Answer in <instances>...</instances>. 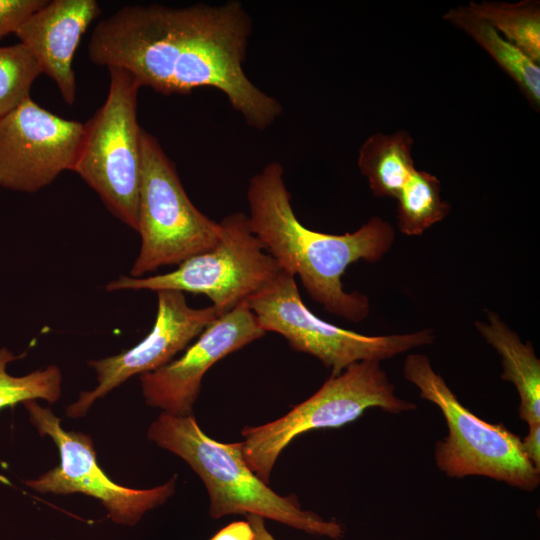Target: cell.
Instances as JSON below:
<instances>
[{
  "mask_svg": "<svg viewBox=\"0 0 540 540\" xmlns=\"http://www.w3.org/2000/svg\"><path fill=\"white\" fill-rule=\"evenodd\" d=\"M252 30L237 0L182 8L125 5L96 23L88 56L96 65L127 70L141 87L163 95L215 88L246 124L264 130L283 107L244 71Z\"/></svg>",
  "mask_w": 540,
  "mask_h": 540,
  "instance_id": "6da1fadb",
  "label": "cell"
},
{
  "mask_svg": "<svg viewBox=\"0 0 540 540\" xmlns=\"http://www.w3.org/2000/svg\"><path fill=\"white\" fill-rule=\"evenodd\" d=\"M247 201L252 232L282 271L300 278L313 301L351 322L369 315L368 297L346 292L341 278L352 263H375L391 249L395 230L389 222L375 216L342 235L305 227L293 210L279 162L268 163L250 179Z\"/></svg>",
  "mask_w": 540,
  "mask_h": 540,
  "instance_id": "7a4b0ae2",
  "label": "cell"
},
{
  "mask_svg": "<svg viewBox=\"0 0 540 540\" xmlns=\"http://www.w3.org/2000/svg\"><path fill=\"white\" fill-rule=\"evenodd\" d=\"M150 441L182 458L201 478L209 495V515H257L310 535L339 540L343 526L304 510L295 495L281 496L245 462L242 441L221 443L200 428L193 414L162 412L147 431Z\"/></svg>",
  "mask_w": 540,
  "mask_h": 540,
  "instance_id": "3957f363",
  "label": "cell"
},
{
  "mask_svg": "<svg viewBox=\"0 0 540 540\" xmlns=\"http://www.w3.org/2000/svg\"><path fill=\"white\" fill-rule=\"evenodd\" d=\"M403 374L446 421L448 434L435 445L440 471L458 479L484 476L524 491L538 488L540 469L525 456L521 438L503 423L486 422L462 405L426 355H408Z\"/></svg>",
  "mask_w": 540,
  "mask_h": 540,
  "instance_id": "277c9868",
  "label": "cell"
},
{
  "mask_svg": "<svg viewBox=\"0 0 540 540\" xmlns=\"http://www.w3.org/2000/svg\"><path fill=\"white\" fill-rule=\"evenodd\" d=\"M369 408L392 414L417 408L395 394V387L379 361L353 363L340 374L331 375L311 397L282 417L243 428L245 462L268 484L279 455L298 435L346 425Z\"/></svg>",
  "mask_w": 540,
  "mask_h": 540,
  "instance_id": "5b68a950",
  "label": "cell"
},
{
  "mask_svg": "<svg viewBox=\"0 0 540 540\" xmlns=\"http://www.w3.org/2000/svg\"><path fill=\"white\" fill-rule=\"evenodd\" d=\"M141 178L137 209L140 250L131 277H144L162 266L179 265L212 249L221 226L192 203L158 139L142 128Z\"/></svg>",
  "mask_w": 540,
  "mask_h": 540,
  "instance_id": "8992f818",
  "label": "cell"
},
{
  "mask_svg": "<svg viewBox=\"0 0 540 540\" xmlns=\"http://www.w3.org/2000/svg\"><path fill=\"white\" fill-rule=\"evenodd\" d=\"M107 97L84 123L73 171L121 222L137 231L141 178V131L137 119L141 86L127 70L107 68Z\"/></svg>",
  "mask_w": 540,
  "mask_h": 540,
  "instance_id": "52a82bcc",
  "label": "cell"
},
{
  "mask_svg": "<svg viewBox=\"0 0 540 540\" xmlns=\"http://www.w3.org/2000/svg\"><path fill=\"white\" fill-rule=\"evenodd\" d=\"M221 237L210 250L194 255L168 273L135 278L121 275L107 292L174 290L201 294L224 315L260 292L281 272L252 232L247 214L234 212L220 222Z\"/></svg>",
  "mask_w": 540,
  "mask_h": 540,
  "instance_id": "ba28073f",
  "label": "cell"
},
{
  "mask_svg": "<svg viewBox=\"0 0 540 540\" xmlns=\"http://www.w3.org/2000/svg\"><path fill=\"white\" fill-rule=\"evenodd\" d=\"M245 304L265 332L282 335L293 350L316 357L333 376L353 363L380 362L434 341L431 329L368 336L326 322L307 308L295 277L282 270Z\"/></svg>",
  "mask_w": 540,
  "mask_h": 540,
  "instance_id": "9c48e42d",
  "label": "cell"
},
{
  "mask_svg": "<svg viewBox=\"0 0 540 540\" xmlns=\"http://www.w3.org/2000/svg\"><path fill=\"white\" fill-rule=\"evenodd\" d=\"M23 405L38 433L52 438L60 455L58 466L25 482L30 488L55 495L83 493L99 500L112 522L126 526L136 525L145 513L164 504L174 494L176 475L150 489L129 488L113 482L98 465L89 435L64 430L53 411L35 400L25 401Z\"/></svg>",
  "mask_w": 540,
  "mask_h": 540,
  "instance_id": "30bf717a",
  "label": "cell"
},
{
  "mask_svg": "<svg viewBox=\"0 0 540 540\" xmlns=\"http://www.w3.org/2000/svg\"><path fill=\"white\" fill-rule=\"evenodd\" d=\"M83 132L29 96L0 119V187L32 193L73 171Z\"/></svg>",
  "mask_w": 540,
  "mask_h": 540,
  "instance_id": "8fae6325",
  "label": "cell"
},
{
  "mask_svg": "<svg viewBox=\"0 0 540 540\" xmlns=\"http://www.w3.org/2000/svg\"><path fill=\"white\" fill-rule=\"evenodd\" d=\"M157 293V313L151 331L134 347L96 360L88 365L97 373V386L82 391L79 398L66 407L70 418L83 417L94 402L134 375L154 371L173 360L220 315L211 305L192 308L184 293L163 290Z\"/></svg>",
  "mask_w": 540,
  "mask_h": 540,
  "instance_id": "7c38bea8",
  "label": "cell"
},
{
  "mask_svg": "<svg viewBox=\"0 0 540 540\" xmlns=\"http://www.w3.org/2000/svg\"><path fill=\"white\" fill-rule=\"evenodd\" d=\"M265 333L246 304L221 315L178 359L139 375L146 404L175 416L193 414L206 372Z\"/></svg>",
  "mask_w": 540,
  "mask_h": 540,
  "instance_id": "4fadbf2b",
  "label": "cell"
},
{
  "mask_svg": "<svg viewBox=\"0 0 540 540\" xmlns=\"http://www.w3.org/2000/svg\"><path fill=\"white\" fill-rule=\"evenodd\" d=\"M101 14L95 0H53L28 16L14 33L73 105L77 84L72 62L80 40Z\"/></svg>",
  "mask_w": 540,
  "mask_h": 540,
  "instance_id": "5bb4252c",
  "label": "cell"
},
{
  "mask_svg": "<svg viewBox=\"0 0 540 540\" xmlns=\"http://www.w3.org/2000/svg\"><path fill=\"white\" fill-rule=\"evenodd\" d=\"M488 322L476 321L481 336L501 356V379L514 384L519 395V417L527 425L540 423V360L530 341L522 342L495 312Z\"/></svg>",
  "mask_w": 540,
  "mask_h": 540,
  "instance_id": "9a60e30c",
  "label": "cell"
},
{
  "mask_svg": "<svg viewBox=\"0 0 540 540\" xmlns=\"http://www.w3.org/2000/svg\"><path fill=\"white\" fill-rule=\"evenodd\" d=\"M445 20L468 34L517 84L531 106L540 107V66L467 6L450 9Z\"/></svg>",
  "mask_w": 540,
  "mask_h": 540,
  "instance_id": "2e32d148",
  "label": "cell"
},
{
  "mask_svg": "<svg viewBox=\"0 0 540 540\" xmlns=\"http://www.w3.org/2000/svg\"><path fill=\"white\" fill-rule=\"evenodd\" d=\"M413 138L407 131L375 133L361 145L357 165L377 197L397 198L416 169L412 158Z\"/></svg>",
  "mask_w": 540,
  "mask_h": 540,
  "instance_id": "e0dca14e",
  "label": "cell"
},
{
  "mask_svg": "<svg viewBox=\"0 0 540 540\" xmlns=\"http://www.w3.org/2000/svg\"><path fill=\"white\" fill-rule=\"evenodd\" d=\"M472 12L536 63H540V4L536 0L516 3L470 2Z\"/></svg>",
  "mask_w": 540,
  "mask_h": 540,
  "instance_id": "ac0fdd59",
  "label": "cell"
},
{
  "mask_svg": "<svg viewBox=\"0 0 540 540\" xmlns=\"http://www.w3.org/2000/svg\"><path fill=\"white\" fill-rule=\"evenodd\" d=\"M398 229L405 235L417 236L450 212V204L441 198L438 178L417 169L397 196Z\"/></svg>",
  "mask_w": 540,
  "mask_h": 540,
  "instance_id": "d6986e66",
  "label": "cell"
},
{
  "mask_svg": "<svg viewBox=\"0 0 540 540\" xmlns=\"http://www.w3.org/2000/svg\"><path fill=\"white\" fill-rule=\"evenodd\" d=\"M24 355H15L7 348H0V409L35 399L54 403L61 396L62 375L56 365L24 376H12L7 372V365Z\"/></svg>",
  "mask_w": 540,
  "mask_h": 540,
  "instance_id": "ffe728a7",
  "label": "cell"
},
{
  "mask_svg": "<svg viewBox=\"0 0 540 540\" xmlns=\"http://www.w3.org/2000/svg\"><path fill=\"white\" fill-rule=\"evenodd\" d=\"M41 68L21 43L0 46V119L30 96Z\"/></svg>",
  "mask_w": 540,
  "mask_h": 540,
  "instance_id": "44dd1931",
  "label": "cell"
},
{
  "mask_svg": "<svg viewBox=\"0 0 540 540\" xmlns=\"http://www.w3.org/2000/svg\"><path fill=\"white\" fill-rule=\"evenodd\" d=\"M47 0H0V40L15 33L22 22Z\"/></svg>",
  "mask_w": 540,
  "mask_h": 540,
  "instance_id": "7402d4cb",
  "label": "cell"
},
{
  "mask_svg": "<svg viewBox=\"0 0 540 540\" xmlns=\"http://www.w3.org/2000/svg\"><path fill=\"white\" fill-rule=\"evenodd\" d=\"M254 532L248 522L234 521L220 531H218L210 540H253Z\"/></svg>",
  "mask_w": 540,
  "mask_h": 540,
  "instance_id": "603a6c76",
  "label": "cell"
},
{
  "mask_svg": "<svg viewBox=\"0 0 540 540\" xmlns=\"http://www.w3.org/2000/svg\"><path fill=\"white\" fill-rule=\"evenodd\" d=\"M528 434L521 439L525 456L538 469H540V423L528 425Z\"/></svg>",
  "mask_w": 540,
  "mask_h": 540,
  "instance_id": "cb8c5ba5",
  "label": "cell"
},
{
  "mask_svg": "<svg viewBox=\"0 0 540 540\" xmlns=\"http://www.w3.org/2000/svg\"><path fill=\"white\" fill-rule=\"evenodd\" d=\"M246 519L250 523L253 532V540H276L275 537L267 530L265 519L257 515H246Z\"/></svg>",
  "mask_w": 540,
  "mask_h": 540,
  "instance_id": "d4e9b609",
  "label": "cell"
}]
</instances>
